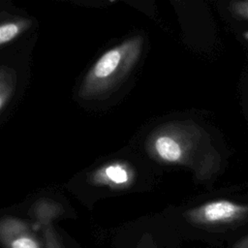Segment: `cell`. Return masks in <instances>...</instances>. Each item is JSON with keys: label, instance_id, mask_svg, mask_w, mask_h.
<instances>
[{"label": "cell", "instance_id": "6da1fadb", "mask_svg": "<svg viewBox=\"0 0 248 248\" xmlns=\"http://www.w3.org/2000/svg\"><path fill=\"white\" fill-rule=\"evenodd\" d=\"M152 150L159 160L189 169L198 181L210 180L221 170L222 158L209 135L191 120L164 127L155 136Z\"/></svg>", "mask_w": 248, "mask_h": 248}, {"label": "cell", "instance_id": "7a4b0ae2", "mask_svg": "<svg viewBox=\"0 0 248 248\" xmlns=\"http://www.w3.org/2000/svg\"><path fill=\"white\" fill-rule=\"evenodd\" d=\"M142 46V37L134 36L104 52L86 74L82 93H103L120 83L138 63Z\"/></svg>", "mask_w": 248, "mask_h": 248}, {"label": "cell", "instance_id": "3957f363", "mask_svg": "<svg viewBox=\"0 0 248 248\" xmlns=\"http://www.w3.org/2000/svg\"><path fill=\"white\" fill-rule=\"evenodd\" d=\"M184 217L189 223L203 227L233 225L248 219V204L216 200L186 210Z\"/></svg>", "mask_w": 248, "mask_h": 248}, {"label": "cell", "instance_id": "277c9868", "mask_svg": "<svg viewBox=\"0 0 248 248\" xmlns=\"http://www.w3.org/2000/svg\"><path fill=\"white\" fill-rule=\"evenodd\" d=\"M31 24L32 21L28 19H18L0 24V46L15 40L27 30Z\"/></svg>", "mask_w": 248, "mask_h": 248}, {"label": "cell", "instance_id": "5b68a950", "mask_svg": "<svg viewBox=\"0 0 248 248\" xmlns=\"http://www.w3.org/2000/svg\"><path fill=\"white\" fill-rule=\"evenodd\" d=\"M16 79V74L9 67H0V108L6 100L7 92L11 89Z\"/></svg>", "mask_w": 248, "mask_h": 248}, {"label": "cell", "instance_id": "8992f818", "mask_svg": "<svg viewBox=\"0 0 248 248\" xmlns=\"http://www.w3.org/2000/svg\"><path fill=\"white\" fill-rule=\"evenodd\" d=\"M106 175L108 176V178L109 180H111L117 184L125 183L129 178L127 170L120 166L108 167L106 170Z\"/></svg>", "mask_w": 248, "mask_h": 248}, {"label": "cell", "instance_id": "52a82bcc", "mask_svg": "<svg viewBox=\"0 0 248 248\" xmlns=\"http://www.w3.org/2000/svg\"><path fill=\"white\" fill-rule=\"evenodd\" d=\"M230 11L238 17L248 19V0H234L231 2Z\"/></svg>", "mask_w": 248, "mask_h": 248}, {"label": "cell", "instance_id": "ba28073f", "mask_svg": "<svg viewBox=\"0 0 248 248\" xmlns=\"http://www.w3.org/2000/svg\"><path fill=\"white\" fill-rule=\"evenodd\" d=\"M12 248H39L37 243L29 237H19L12 242Z\"/></svg>", "mask_w": 248, "mask_h": 248}, {"label": "cell", "instance_id": "9c48e42d", "mask_svg": "<svg viewBox=\"0 0 248 248\" xmlns=\"http://www.w3.org/2000/svg\"><path fill=\"white\" fill-rule=\"evenodd\" d=\"M232 248H248V234L244 238L239 240L237 243H235V245Z\"/></svg>", "mask_w": 248, "mask_h": 248}, {"label": "cell", "instance_id": "30bf717a", "mask_svg": "<svg viewBox=\"0 0 248 248\" xmlns=\"http://www.w3.org/2000/svg\"><path fill=\"white\" fill-rule=\"evenodd\" d=\"M244 37H245V39L248 41V31H247V32H245V34H244Z\"/></svg>", "mask_w": 248, "mask_h": 248}]
</instances>
